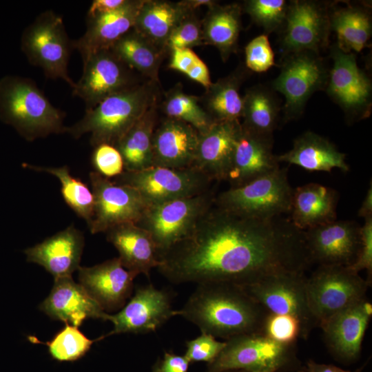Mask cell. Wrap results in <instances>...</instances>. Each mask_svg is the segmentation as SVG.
Returning <instances> with one entry per match:
<instances>
[{"label":"cell","instance_id":"obj_35","mask_svg":"<svg viewBox=\"0 0 372 372\" xmlns=\"http://www.w3.org/2000/svg\"><path fill=\"white\" fill-rule=\"evenodd\" d=\"M245 72L236 70L212 83L207 90L206 112L215 122L239 120L242 117L243 98L239 94Z\"/></svg>","mask_w":372,"mask_h":372},{"label":"cell","instance_id":"obj_50","mask_svg":"<svg viewBox=\"0 0 372 372\" xmlns=\"http://www.w3.org/2000/svg\"><path fill=\"white\" fill-rule=\"evenodd\" d=\"M126 0H94L87 11V17L114 10L121 7Z\"/></svg>","mask_w":372,"mask_h":372},{"label":"cell","instance_id":"obj_2","mask_svg":"<svg viewBox=\"0 0 372 372\" xmlns=\"http://www.w3.org/2000/svg\"><path fill=\"white\" fill-rule=\"evenodd\" d=\"M269 312L238 285L210 282L197 285L179 316L196 325L201 333L227 340L262 333Z\"/></svg>","mask_w":372,"mask_h":372},{"label":"cell","instance_id":"obj_25","mask_svg":"<svg viewBox=\"0 0 372 372\" xmlns=\"http://www.w3.org/2000/svg\"><path fill=\"white\" fill-rule=\"evenodd\" d=\"M84 247L83 233L73 225L25 250L27 260L42 266L54 278L78 270Z\"/></svg>","mask_w":372,"mask_h":372},{"label":"cell","instance_id":"obj_43","mask_svg":"<svg viewBox=\"0 0 372 372\" xmlns=\"http://www.w3.org/2000/svg\"><path fill=\"white\" fill-rule=\"evenodd\" d=\"M91 161L94 172L110 179L118 176L125 171L121 154L115 146L110 144L95 146Z\"/></svg>","mask_w":372,"mask_h":372},{"label":"cell","instance_id":"obj_8","mask_svg":"<svg viewBox=\"0 0 372 372\" xmlns=\"http://www.w3.org/2000/svg\"><path fill=\"white\" fill-rule=\"evenodd\" d=\"M21 50L30 64L41 68L50 79H61L72 88L68 65L74 49L61 16L52 10L39 14L23 31Z\"/></svg>","mask_w":372,"mask_h":372},{"label":"cell","instance_id":"obj_19","mask_svg":"<svg viewBox=\"0 0 372 372\" xmlns=\"http://www.w3.org/2000/svg\"><path fill=\"white\" fill-rule=\"evenodd\" d=\"M78 271L79 283L105 312L124 307L137 276L126 269L118 258L92 267H79Z\"/></svg>","mask_w":372,"mask_h":372},{"label":"cell","instance_id":"obj_10","mask_svg":"<svg viewBox=\"0 0 372 372\" xmlns=\"http://www.w3.org/2000/svg\"><path fill=\"white\" fill-rule=\"evenodd\" d=\"M113 181L135 189L147 207L201 194L211 189L213 182L195 167L174 169L158 166L124 171Z\"/></svg>","mask_w":372,"mask_h":372},{"label":"cell","instance_id":"obj_54","mask_svg":"<svg viewBox=\"0 0 372 372\" xmlns=\"http://www.w3.org/2000/svg\"><path fill=\"white\" fill-rule=\"evenodd\" d=\"M152 372H161L160 369V362L156 363V364L154 366Z\"/></svg>","mask_w":372,"mask_h":372},{"label":"cell","instance_id":"obj_51","mask_svg":"<svg viewBox=\"0 0 372 372\" xmlns=\"http://www.w3.org/2000/svg\"><path fill=\"white\" fill-rule=\"evenodd\" d=\"M370 186L369 187L364 200L360 205V207L358 211L359 217L364 219L372 216V184L370 181Z\"/></svg>","mask_w":372,"mask_h":372},{"label":"cell","instance_id":"obj_28","mask_svg":"<svg viewBox=\"0 0 372 372\" xmlns=\"http://www.w3.org/2000/svg\"><path fill=\"white\" fill-rule=\"evenodd\" d=\"M363 300L335 315L320 327L329 349L340 358L351 360L360 353L371 319L362 309Z\"/></svg>","mask_w":372,"mask_h":372},{"label":"cell","instance_id":"obj_56","mask_svg":"<svg viewBox=\"0 0 372 372\" xmlns=\"http://www.w3.org/2000/svg\"><path fill=\"white\" fill-rule=\"evenodd\" d=\"M298 372H309L307 369L298 371Z\"/></svg>","mask_w":372,"mask_h":372},{"label":"cell","instance_id":"obj_42","mask_svg":"<svg viewBox=\"0 0 372 372\" xmlns=\"http://www.w3.org/2000/svg\"><path fill=\"white\" fill-rule=\"evenodd\" d=\"M193 14L189 12L172 31L166 42V48H190L203 43L202 24Z\"/></svg>","mask_w":372,"mask_h":372},{"label":"cell","instance_id":"obj_24","mask_svg":"<svg viewBox=\"0 0 372 372\" xmlns=\"http://www.w3.org/2000/svg\"><path fill=\"white\" fill-rule=\"evenodd\" d=\"M240 130L239 120L215 122L200 134L194 167L212 181L226 180Z\"/></svg>","mask_w":372,"mask_h":372},{"label":"cell","instance_id":"obj_38","mask_svg":"<svg viewBox=\"0 0 372 372\" xmlns=\"http://www.w3.org/2000/svg\"><path fill=\"white\" fill-rule=\"evenodd\" d=\"M163 109L168 118L190 125L200 134L206 133L215 123L199 105L197 97L185 94L180 90L169 92L163 103Z\"/></svg>","mask_w":372,"mask_h":372},{"label":"cell","instance_id":"obj_48","mask_svg":"<svg viewBox=\"0 0 372 372\" xmlns=\"http://www.w3.org/2000/svg\"><path fill=\"white\" fill-rule=\"evenodd\" d=\"M189 363L184 355L166 352L160 369L161 372H187Z\"/></svg>","mask_w":372,"mask_h":372},{"label":"cell","instance_id":"obj_17","mask_svg":"<svg viewBox=\"0 0 372 372\" xmlns=\"http://www.w3.org/2000/svg\"><path fill=\"white\" fill-rule=\"evenodd\" d=\"M174 316L176 310L172 309L169 292L152 285L141 287L118 313L109 314L107 320L112 322L114 328L98 340L119 333L155 331Z\"/></svg>","mask_w":372,"mask_h":372},{"label":"cell","instance_id":"obj_27","mask_svg":"<svg viewBox=\"0 0 372 372\" xmlns=\"http://www.w3.org/2000/svg\"><path fill=\"white\" fill-rule=\"evenodd\" d=\"M278 161L295 165L309 172H330L334 168L349 170L345 154L325 137L311 131L298 136L289 151L277 156Z\"/></svg>","mask_w":372,"mask_h":372},{"label":"cell","instance_id":"obj_23","mask_svg":"<svg viewBox=\"0 0 372 372\" xmlns=\"http://www.w3.org/2000/svg\"><path fill=\"white\" fill-rule=\"evenodd\" d=\"M273 136L251 132L241 125L226 180L231 187L243 185L280 167L273 153Z\"/></svg>","mask_w":372,"mask_h":372},{"label":"cell","instance_id":"obj_40","mask_svg":"<svg viewBox=\"0 0 372 372\" xmlns=\"http://www.w3.org/2000/svg\"><path fill=\"white\" fill-rule=\"evenodd\" d=\"M289 1L285 0H249L244 10L251 20L263 28L265 34L280 33L284 28Z\"/></svg>","mask_w":372,"mask_h":372},{"label":"cell","instance_id":"obj_53","mask_svg":"<svg viewBox=\"0 0 372 372\" xmlns=\"http://www.w3.org/2000/svg\"><path fill=\"white\" fill-rule=\"evenodd\" d=\"M190 11H194L198 7L206 6L209 8L213 7L216 4V1L211 0H188L181 1Z\"/></svg>","mask_w":372,"mask_h":372},{"label":"cell","instance_id":"obj_1","mask_svg":"<svg viewBox=\"0 0 372 372\" xmlns=\"http://www.w3.org/2000/svg\"><path fill=\"white\" fill-rule=\"evenodd\" d=\"M312 265L304 231L282 216L243 217L214 204L192 233L160 258L158 271L174 284L223 282L245 287Z\"/></svg>","mask_w":372,"mask_h":372},{"label":"cell","instance_id":"obj_49","mask_svg":"<svg viewBox=\"0 0 372 372\" xmlns=\"http://www.w3.org/2000/svg\"><path fill=\"white\" fill-rule=\"evenodd\" d=\"M189 79L195 81L207 90L211 85L208 68L205 63L199 58L196 63L185 74Z\"/></svg>","mask_w":372,"mask_h":372},{"label":"cell","instance_id":"obj_46","mask_svg":"<svg viewBox=\"0 0 372 372\" xmlns=\"http://www.w3.org/2000/svg\"><path fill=\"white\" fill-rule=\"evenodd\" d=\"M349 267L359 273L366 270L367 281L371 282L372 275V216L364 219L360 226V247L355 262Z\"/></svg>","mask_w":372,"mask_h":372},{"label":"cell","instance_id":"obj_11","mask_svg":"<svg viewBox=\"0 0 372 372\" xmlns=\"http://www.w3.org/2000/svg\"><path fill=\"white\" fill-rule=\"evenodd\" d=\"M225 341V348L209 363L207 372H278L294 359V344H279L262 333L240 335Z\"/></svg>","mask_w":372,"mask_h":372},{"label":"cell","instance_id":"obj_9","mask_svg":"<svg viewBox=\"0 0 372 372\" xmlns=\"http://www.w3.org/2000/svg\"><path fill=\"white\" fill-rule=\"evenodd\" d=\"M279 75L271 87L285 101L282 108L285 122L298 118L311 96L325 90L329 69L319 54L302 51L282 57Z\"/></svg>","mask_w":372,"mask_h":372},{"label":"cell","instance_id":"obj_12","mask_svg":"<svg viewBox=\"0 0 372 372\" xmlns=\"http://www.w3.org/2000/svg\"><path fill=\"white\" fill-rule=\"evenodd\" d=\"M307 278L304 272L285 271L242 287L269 313L296 317L301 324V338L306 339L318 326L309 306Z\"/></svg>","mask_w":372,"mask_h":372},{"label":"cell","instance_id":"obj_31","mask_svg":"<svg viewBox=\"0 0 372 372\" xmlns=\"http://www.w3.org/2000/svg\"><path fill=\"white\" fill-rule=\"evenodd\" d=\"M333 5L330 9V25L337 37L335 43L347 53L361 52L369 45L372 34L369 7L349 3L339 8Z\"/></svg>","mask_w":372,"mask_h":372},{"label":"cell","instance_id":"obj_47","mask_svg":"<svg viewBox=\"0 0 372 372\" xmlns=\"http://www.w3.org/2000/svg\"><path fill=\"white\" fill-rule=\"evenodd\" d=\"M198 59L191 48H176L172 50L169 68L186 74Z\"/></svg>","mask_w":372,"mask_h":372},{"label":"cell","instance_id":"obj_44","mask_svg":"<svg viewBox=\"0 0 372 372\" xmlns=\"http://www.w3.org/2000/svg\"><path fill=\"white\" fill-rule=\"evenodd\" d=\"M245 64L248 69L255 72H266L275 65L274 52L268 35H258L246 45Z\"/></svg>","mask_w":372,"mask_h":372},{"label":"cell","instance_id":"obj_26","mask_svg":"<svg viewBox=\"0 0 372 372\" xmlns=\"http://www.w3.org/2000/svg\"><path fill=\"white\" fill-rule=\"evenodd\" d=\"M107 240L117 249L123 266L136 276L149 277L160 261L150 234L136 223H123L107 230Z\"/></svg>","mask_w":372,"mask_h":372},{"label":"cell","instance_id":"obj_41","mask_svg":"<svg viewBox=\"0 0 372 372\" xmlns=\"http://www.w3.org/2000/svg\"><path fill=\"white\" fill-rule=\"evenodd\" d=\"M262 333L279 344L293 345L297 338L301 337V324L293 316L269 313L264 321Z\"/></svg>","mask_w":372,"mask_h":372},{"label":"cell","instance_id":"obj_5","mask_svg":"<svg viewBox=\"0 0 372 372\" xmlns=\"http://www.w3.org/2000/svg\"><path fill=\"white\" fill-rule=\"evenodd\" d=\"M293 189L287 168L280 167L243 185L216 196L214 205L240 216L267 220L290 212Z\"/></svg>","mask_w":372,"mask_h":372},{"label":"cell","instance_id":"obj_18","mask_svg":"<svg viewBox=\"0 0 372 372\" xmlns=\"http://www.w3.org/2000/svg\"><path fill=\"white\" fill-rule=\"evenodd\" d=\"M312 264L349 267L360 247V226L354 220H334L304 231Z\"/></svg>","mask_w":372,"mask_h":372},{"label":"cell","instance_id":"obj_14","mask_svg":"<svg viewBox=\"0 0 372 372\" xmlns=\"http://www.w3.org/2000/svg\"><path fill=\"white\" fill-rule=\"evenodd\" d=\"M332 4L310 0L289 1L285 24L280 33L282 56L302 51L320 54L329 45Z\"/></svg>","mask_w":372,"mask_h":372},{"label":"cell","instance_id":"obj_34","mask_svg":"<svg viewBox=\"0 0 372 372\" xmlns=\"http://www.w3.org/2000/svg\"><path fill=\"white\" fill-rule=\"evenodd\" d=\"M282 111L273 90L262 85L249 88L243 97L244 121L245 129L256 134L273 136Z\"/></svg>","mask_w":372,"mask_h":372},{"label":"cell","instance_id":"obj_6","mask_svg":"<svg viewBox=\"0 0 372 372\" xmlns=\"http://www.w3.org/2000/svg\"><path fill=\"white\" fill-rule=\"evenodd\" d=\"M213 190L146 208L136 223L151 236L160 258L185 239L201 217L213 206Z\"/></svg>","mask_w":372,"mask_h":372},{"label":"cell","instance_id":"obj_36","mask_svg":"<svg viewBox=\"0 0 372 372\" xmlns=\"http://www.w3.org/2000/svg\"><path fill=\"white\" fill-rule=\"evenodd\" d=\"M130 69L158 80V72L163 51L133 29L120 38L110 49Z\"/></svg>","mask_w":372,"mask_h":372},{"label":"cell","instance_id":"obj_37","mask_svg":"<svg viewBox=\"0 0 372 372\" xmlns=\"http://www.w3.org/2000/svg\"><path fill=\"white\" fill-rule=\"evenodd\" d=\"M24 166L32 170L48 173L57 178L61 183V192L64 201L89 226L94 212L92 189L81 179L73 176L68 167H41L28 164Z\"/></svg>","mask_w":372,"mask_h":372},{"label":"cell","instance_id":"obj_29","mask_svg":"<svg viewBox=\"0 0 372 372\" xmlns=\"http://www.w3.org/2000/svg\"><path fill=\"white\" fill-rule=\"evenodd\" d=\"M338 199L335 189L318 183L298 187L293 191L290 220L302 231L334 221Z\"/></svg>","mask_w":372,"mask_h":372},{"label":"cell","instance_id":"obj_52","mask_svg":"<svg viewBox=\"0 0 372 372\" xmlns=\"http://www.w3.org/2000/svg\"><path fill=\"white\" fill-rule=\"evenodd\" d=\"M307 369L309 372H351L332 364H318L313 361H309L307 363Z\"/></svg>","mask_w":372,"mask_h":372},{"label":"cell","instance_id":"obj_13","mask_svg":"<svg viewBox=\"0 0 372 372\" xmlns=\"http://www.w3.org/2000/svg\"><path fill=\"white\" fill-rule=\"evenodd\" d=\"M333 65L325 91L343 110L348 121L368 118L371 112L372 84L358 65L354 53L341 50L335 43L330 47Z\"/></svg>","mask_w":372,"mask_h":372},{"label":"cell","instance_id":"obj_15","mask_svg":"<svg viewBox=\"0 0 372 372\" xmlns=\"http://www.w3.org/2000/svg\"><path fill=\"white\" fill-rule=\"evenodd\" d=\"M89 176L94 196L93 216L88 226L92 234L105 233L116 225L138 221L147 206L135 189L95 172Z\"/></svg>","mask_w":372,"mask_h":372},{"label":"cell","instance_id":"obj_39","mask_svg":"<svg viewBox=\"0 0 372 372\" xmlns=\"http://www.w3.org/2000/svg\"><path fill=\"white\" fill-rule=\"evenodd\" d=\"M96 340L87 338L78 327L65 324L52 340L42 343L47 345L53 359L59 362H72L83 357Z\"/></svg>","mask_w":372,"mask_h":372},{"label":"cell","instance_id":"obj_21","mask_svg":"<svg viewBox=\"0 0 372 372\" xmlns=\"http://www.w3.org/2000/svg\"><path fill=\"white\" fill-rule=\"evenodd\" d=\"M143 0H126L118 8L104 14L87 17L85 33L73 41V48L83 61L91 54L109 50L123 35L133 29Z\"/></svg>","mask_w":372,"mask_h":372},{"label":"cell","instance_id":"obj_45","mask_svg":"<svg viewBox=\"0 0 372 372\" xmlns=\"http://www.w3.org/2000/svg\"><path fill=\"white\" fill-rule=\"evenodd\" d=\"M185 344L184 356L189 362L203 361L211 363L223 350L226 341L220 342L211 335L201 333L198 337Z\"/></svg>","mask_w":372,"mask_h":372},{"label":"cell","instance_id":"obj_30","mask_svg":"<svg viewBox=\"0 0 372 372\" xmlns=\"http://www.w3.org/2000/svg\"><path fill=\"white\" fill-rule=\"evenodd\" d=\"M190 11L181 2L144 1L133 30L164 52L172 31Z\"/></svg>","mask_w":372,"mask_h":372},{"label":"cell","instance_id":"obj_32","mask_svg":"<svg viewBox=\"0 0 372 372\" xmlns=\"http://www.w3.org/2000/svg\"><path fill=\"white\" fill-rule=\"evenodd\" d=\"M156 125L155 103L114 145L121 154L125 171H141L152 166V138Z\"/></svg>","mask_w":372,"mask_h":372},{"label":"cell","instance_id":"obj_55","mask_svg":"<svg viewBox=\"0 0 372 372\" xmlns=\"http://www.w3.org/2000/svg\"><path fill=\"white\" fill-rule=\"evenodd\" d=\"M227 372H249V371H243V370H236V371H229Z\"/></svg>","mask_w":372,"mask_h":372},{"label":"cell","instance_id":"obj_22","mask_svg":"<svg viewBox=\"0 0 372 372\" xmlns=\"http://www.w3.org/2000/svg\"><path fill=\"white\" fill-rule=\"evenodd\" d=\"M200 134L190 125L167 118L156 125L152 138V166L194 167Z\"/></svg>","mask_w":372,"mask_h":372},{"label":"cell","instance_id":"obj_16","mask_svg":"<svg viewBox=\"0 0 372 372\" xmlns=\"http://www.w3.org/2000/svg\"><path fill=\"white\" fill-rule=\"evenodd\" d=\"M83 63L82 76L72 91L74 96L84 101L85 110L136 84L132 70L110 49L91 54Z\"/></svg>","mask_w":372,"mask_h":372},{"label":"cell","instance_id":"obj_20","mask_svg":"<svg viewBox=\"0 0 372 372\" xmlns=\"http://www.w3.org/2000/svg\"><path fill=\"white\" fill-rule=\"evenodd\" d=\"M39 309L53 320L78 327L85 320H107L109 316L72 276L54 278L53 287Z\"/></svg>","mask_w":372,"mask_h":372},{"label":"cell","instance_id":"obj_33","mask_svg":"<svg viewBox=\"0 0 372 372\" xmlns=\"http://www.w3.org/2000/svg\"><path fill=\"white\" fill-rule=\"evenodd\" d=\"M241 10L236 3L216 4L209 8L203 21L204 43L217 48L224 61L236 51L241 30Z\"/></svg>","mask_w":372,"mask_h":372},{"label":"cell","instance_id":"obj_3","mask_svg":"<svg viewBox=\"0 0 372 372\" xmlns=\"http://www.w3.org/2000/svg\"><path fill=\"white\" fill-rule=\"evenodd\" d=\"M65 116L32 79L8 75L0 80V118L27 141L66 132Z\"/></svg>","mask_w":372,"mask_h":372},{"label":"cell","instance_id":"obj_7","mask_svg":"<svg viewBox=\"0 0 372 372\" xmlns=\"http://www.w3.org/2000/svg\"><path fill=\"white\" fill-rule=\"evenodd\" d=\"M370 285L349 267L318 266L306 282L309 306L318 327L366 299Z\"/></svg>","mask_w":372,"mask_h":372},{"label":"cell","instance_id":"obj_4","mask_svg":"<svg viewBox=\"0 0 372 372\" xmlns=\"http://www.w3.org/2000/svg\"><path fill=\"white\" fill-rule=\"evenodd\" d=\"M156 93L151 83L136 84L114 94L85 110L84 116L66 132L74 138L90 134L93 147L106 143L115 145L133 125L156 103Z\"/></svg>","mask_w":372,"mask_h":372}]
</instances>
